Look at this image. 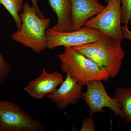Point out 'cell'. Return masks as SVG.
Here are the masks:
<instances>
[{"label":"cell","instance_id":"1","mask_svg":"<svg viewBox=\"0 0 131 131\" xmlns=\"http://www.w3.org/2000/svg\"><path fill=\"white\" fill-rule=\"evenodd\" d=\"M20 16L21 28L12 35V39L40 54L47 49L46 32L50 26V19L40 18L35 8L27 2L23 5Z\"/></svg>","mask_w":131,"mask_h":131},{"label":"cell","instance_id":"2","mask_svg":"<svg viewBox=\"0 0 131 131\" xmlns=\"http://www.w3.org/2000/svg\"><path fill=\"white\" fill-rule=\"evenodd\" d=\"M73 47L94 61L110 78L119 73L125 55L121 42L103 34L95 42Z\"/></svg>","mask_w":131,"mask_h":131},{"label":"cell","instance_id":"3","mask_svg":"<svg viewBox=\"0 0 131 131\" xmlns=\"http://www.w3.org/2000/svg\"><path fill=\"white\" fill-rule=\"evenodd\" d=\"M64 51L59 54L61 69L78 83L83 86L95 81H107L108 73L94 62L73 47H64Z\"/></svg>","mask_w":131,"mask_h":131},{"label":"cell","instance_id":"4","mask_svg":"<svg viewBox=\"0 0 131 131\" xmlns=\"http://www.w3.org/2000/svg\"><path fill=\"white\" fill-rule=\"evenodd\" d=\"M38 120L12 101L0 100V131H44Z\"/></svg>","mask_w":131,"mask_h":131},{"label":"cell","instance_id":"5","mask_svg":"<svg viewBox=\"0 0 131 131\" xmlns=\"http://www.w3.org/2000/svg\"><path fill=\"white\" fill-rule=\"evenodd\" d=\"M106 1L107 5L103 11L88 20L84 26L121 42L124 39L121 31V0Z\"/></svg>","mask_w":131,"mask_h":131},{"label":"cell","instance_id":"6","mask_svg":"<svg viewBox=\"0 0 131 131\" xmlns=\"http://www.w3.org/2000/svg\"><path fill=\"white\" fill-rule=\"evenodd\" d=\"M47 49L54 50L57 47H75L95 42L103 34L100 31L84 26L76 30L62 32L48 28L46 32Z\"/></svg>","mask_w":131,"mask_h":131},{"label":"cell","instance_id":"7","mask_svg":"<svg viewBox=\"0 0 131 131\" xmlns=\"http://www.w3.org/2000/svg\"><path fill=\"white\" fill-rule=\"evenodd\" d=\"M86 92L82 93V99L89 108V114L92 117L98 112L105 113L104 107H107L114 113L116 117L124 119L123 114L118 103L107 94L102 81H95L86 84Z\"/></svg>","mask_w":131,"mask_h":131},{"label":"cell","instance_id":"8","mask_svg":"<svg viewBox=\"0 0 131 131\" xmlns=\"http://www.w3.org/2000/svg\"><path fill=\"white\" fill-rule=\"evenodd\" d=\"M64 80L62 75L58 71L49 73L43 67L41 75L29 82L24 90L33 98L40 100L54 92Z\"/></svg>","mask_w":131,"mask_h":131},{"label":"cell","instance_id":"9","mask_svg":"<svg viewBox=\"0 0 131 131\" xmlns=\"http://www.w3.org/2000/svg\"><path fill=\"white\" fill-rule=\"evenodd\" d=\"M83 86L78 83L69 75L58 89L46 97L56 104L59 110H63L70 105L77 104L82 98Z\"/></svg>","mask_w":131,"mask_h":131},{"label":"cell","instance_id":"10","mask_svg":"<svg viewBox=\"0 0 131 131\" xmlns=\"http://www.w3.org/2000/svg\"><path fill=\"white\" fill-rule=\"evenodd\" d=\"M71 3L73 31L84 26L88 20L105 7L98 0H71Z\"/></svg>","mask_w":131,"mask_h":131},{"label":"cell","instance_id":"11","mask_svg":"<svg viewBox=\"0 0 131 131\" xmlns=\"http://www.w3.org/2000/svg\"><path fill=\"white\" fill-rule=\"evenodd\" d=\"M52 9L56 14L57 22L51 28L62 32L73 31L71 0H48Z\"/></svg>","mask_w":131,"mask_h":131},{"label":"cell","instance_id":"12","mask_svg":"<svg viewBox=\"0 0 131 131\" xmlns=\"http://www.w3.org/2000/svg\"><path fill=\"white\" fill-rule=\"evenodd\" d=\"M113 98L119 104L124 119L131 124V86L119 87L115 90Z\"/></svg>","mask_w":131,"mask_h":131},{"label":"cell","instance_id":"13","mask_svg":"<svg viewBox=\"0 0 131 131\" xmlns=\"http://www.w3.org/2000/svg\"><path fill=\"white\" fill-rule=\"evenodd\" d=\"M23 1L0 0V4L4 6L14 19L17 27V31L19 30L21 26V17L18 13L23 9Z\"/></svg>","mask_w":131,"mask_h":131},{"label":"cell","instance_id":"14","mask_svg":"<svg viewBox=\"0 0 131 131\" xmlns=\"http://www.w3.org/2000/svg\"><path fill=\"white\" fill-rule=\"evenodd\" d=\"M122 20L124 26L128 25L131 19V0H121Z\"/></svg>","mask_w":131,"mask_h":131},{"label":"cell","instance_id":"15","mask_svg":"<svg viewBox=\"0 0 131 131\" xmlns=\"http://www.w3.org/2000/svg\"><path fill=\"white\" fill-rule=\"evenodd\" d=\"M11 72L10 66L0 52V83L3 82Z\"/></svg>","mask_w":131,"mask_h":131},{"label":"cell","instance_id":"16","mask_svg":"<svg viewBox=\"0 0 131 131\" xmlns=\"http://www.w3.org/2000/svg\"><path fill=\"white\" fill-rule=\"evenodd\" d=\"M92 117L90 116L84 119L82 122L81 131H95V127Z\"/></svg>","mask_w":131,"mask_h":131},{"label":"cell","instance_id":"17","mask_svg":"<svg viewBox=\"0 0 131 131\" xmlns=\"http://www.w3.org/2000/svg\"><path fill=\"white\" fill-rule=\"evenodd\" d=\"M121 31L122 36L124 38L130 40L131 42V31L128 28V25L122 26Z\"/></svg>","mask_w":131,"mask_h":131},{"label":"cell","instance_id":"18","mask_svg":"<svg viewBox=\"0 0 131 131\" xmlns=\"http://www.w3.org/2000/svg\"><path fill=\"white\" fill-rule=\"evenodd\" d=\"M39 0H31L32 3V6L34 7L36 11H37V13L38 15L41 18H45L43 14H42V12L40 11L39 7L38 6V2Z\"/></svg>","mask_w":131,"mask_h":131},{"label":"cell","instance_id":"19","mask_svg":"<svg viewBox=\"0 0 131 131\" xmlns=\"http://www.w3.org/2000/svg\"><path fill=\"white\" fill-rule=\"evenodd\" d=\"M129 23H130V24H131V19L130 20V22H129Z\"/></svg>","mask_w":131,"mask_h":131}]
</instances>
